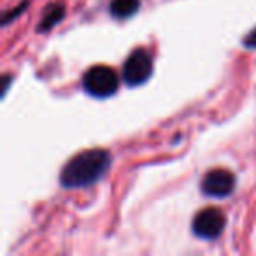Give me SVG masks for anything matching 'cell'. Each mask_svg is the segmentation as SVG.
Returning a JSON list of instances; mask_svg holds the SVG:
<instances>
[{"mask_svg": "<svg viewBox=\"0 0 256 256\" xmlns=\"http://www.w3.org/2000/svg\"><path fill=\"white\" fill-rule=\"evenodd\" d=\"M110 167V154L107 150L93 148L81 151L62 168L60 184L64 188H86L95 184L106 176Z\"/></svg>", "mask_w": 256, "mask_h": 256, "instance_id": "6da1fadb", "label": "cell"}, {"mask_svg": "<svg viewBox=\"0 0 256 256\" xmlns=\"http://www.w3.org/2000/svg\"><path fill=\"white\" fill-rule=\"evenodd\" d=\"M82 88L95 98H107L112 96L120 88V76L107 65H95L86 70L82 78Z\"/></svg>", "mask_w": 256, "mask_h": 256, "instance_id": "7a4b0ae2", "label": "cell"}, {"mask_svg": "<svg viewBox=\"0 0 256 256\" xmlns=\"http://www.w3.org/2000/svg\"><path fill=\"white\" fill-rule=\"evenodd\" d=\"M153 74V58L144 48H137L128 54L123 65V81L126 86L136 88L148 81Z\"/></svg>", "mask_w": 256, "mask_h": 256, "instance_id": "3957f363", "label": "cell"}, {"mask_svg": "<svg viewBox=\"0 0 256 256\" xmlns=\"http://www.w3.org/2000/svg\"><path fill=\"white\" fill-rule=\"evenodd\" d=\"M193 234L200 238H206V240H212L221 235L224 228V216L220 209L216 207H209V209H204L193 218Z\"/></svg>", "mask_w": 256, "mask_h": 256, "instance_id": "277c9868", "label": "cell"}, {"mask_svg": "<svg viewBox=\"0 0 256 256\" xmlns=\"http://www.w3.org/2000/svg\"><path fill=\"white\" fill-rule=\"evenodd\" d=\"M200 188L204 195L212 198H224L235 190V176L224 168H214L204 176Z\"/></svg>", "mask_w": 256, "mask_h": 256, "instance_id": "5b68a950", "label": "cell"}, {"mask_svg": "<svg viewBox=\"0 0 256 256\" xmlns=\"http://www.w3.org/2000/svg\"><path fill=\"white\" fill-rule=\"evenodd\" d=\"M64 16H65V8H64V6L58 4V2L50 4L46 9H44L42 20H40V23L37 25V32H39V34L50 32L53 26H56L58 23L64 20Z\"/></svg>", "mask_w": 256, "mask_h": 256, "instance_id": "8992f818", "label": "cell"}, {"mask_svg": "<svg viewBox=\"0 0 256 256\" xmlns=\"http://www.w3.org/2000/svg\"><path fill=\"white\" fill-rule=\"evenodd\" d=\"M139 8L140 0H112L109 11L116 20H128L139 11Z\"/></svg>", "mask_w": 256, "mask_h": 256, "instance_id": "52a82bcc", "label": "cell"}, {"mask_svg": "<svg viewBox=\"0 0 256 256\" xmlns=\"http://www.w3.org/2000/svg\"><path fill=\"white\" fill-rule=\"evenodd\" d=\"M26 8H28V0H23L22 4H20L16 9H11V11L4 12V14H2V26L9 25V23H11L12 20H16V16H20V14H22V12L25 11Z\"/></svg>", "mask_w": 256, "mask_h": 256, "instance_id": "ba28073f", "label": "cell"}, {"mask_svg": "<svg viewBox=\"0 0 256 256\" xmlns=\"http://www.w3.org/2000/svg\"><path fill=\"white\" fill-rule=\"evenodd\" d=\"M242 46H244L246 50H256V26L242 39Z\"/></svg>", "mask_w": 256, "mask_h": 256, "instance_id": "9c48e42d", "label": "cell"}, {"mask_svg": "<svg viewBox=\"0 0 256 256\" xmlns=\"http://www.w3.org/2000/svg\"><path fill=\"white\" fill-rule=\"evenodd\" d=\"M12 81V76L11 74H4L2 76V96H6L8 93V88H9V82Z\"/></svg>", "mask_w": 256, "mask_h": 256, "instance_id": "30bf717a", "label": "cell"}]
</instances>
